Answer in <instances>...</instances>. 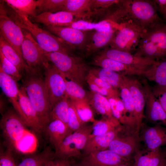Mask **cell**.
I'll return each instance as SVG.
<instances>
[{
    "instance_id": "cell-1",
    "label": "cell",
    "mask_w": 166,
    "mask_h": 166,
    "mask_svg": "<svg viewBox=\"0 0 166 166\" xmlns=\"http://www.w3.org/2000/svg\"><path fill=\"white\" fill-rule=\"evenodd\" d=\"M7 14L22 29L30 33L46 52H58L69 54L71 48L61 39L34 23L27 15L11 8Z\"/></svg>"
},
{
    "instance_id": "cell-2",
    "label": "cell",
    "mask_w": 166,
    "mask_h": 166,
    "mask_svg": "<svg viewBox=\"0 0 166 166\" xmlns=\"http://www.w3.org/2000/svg\"><path fill=\"white\" fill-rule=\"evenodd\" d=\"M26 72V76L23 80V86L44 129L50 121L49 114L51 109L46 93L44 78L42 77L40 70L32 69Z\"/></svg>"
},
{
    "instance_id": "cell-3",
    "label": "cell",
    "mask_w": 166,
    "mask_h": 166,
    "mask_svg": "<svg viewBox=\"0 0 166 166\" xmlns=\"http://www.w3.org/2000/svg\"><path fill=\"white\" fill-rule=\"evenodd\" d=\"M127 19H130L146 31L165 23L160 16L154 0H127Z\"/></svg>"
},
{
    "instance_id": "cell-4",
    "label": "cell",
    "mask_w": 166,
    "mask_h": 166,
    "mask_svg": "<svg viewBox=\"0 0 166 166\" xmlns=\"http://www.w3.org/2000/svg\"><path fill=\"white\" fill-rule=\"evenodd\" d=\"M45 55L66 78L83 87L89 69L82 58L58 52H45Z\"/></svg>"
},
{
    "instance_id": "cell-5",
    "label": "cell",
    "mask_w": 166,
    "mask_h": 166,
    "mask_svg": "<svg viewBox=\"0 0 166 166\" xmlns=\"http://www.w3.org/2000/svg\"><path fill=\"white\" fill-rule=\"evenodd\" d=\"M134 54L155 61L166 59V23L144 31Z\"/></svg>"
},
{
    "instance_id": "cell-6",
    "label": "cell",
    "mask_w": 166,
    "mask_h": 166,
    "mask_svg": "<svg viewBox=\"0 0 166 166\" xmlns=\"http://www.w3.org/2000/svg\"><path fill=\"white\" fill-rule=\"evenodd\" d=\"M139 133L135 126L122 125L108 149L121 157L131 160L141 150Z\"/></svg>"
},
{
    "instance_id": "cell-7",
    "label": "cell",
    "mask_w": 166,
    "mask_h": 166,
    "mask_svg": "<svg viewBox=\"0 0 166 166\" xmlns=\"http://www.w3.org/2000/svg\"><path fill=\"white\" fill-rule=\"evenodd\" d=\"M121 23L109 45L111 48L132 53L135 51L144 31L130 19Z\"/></svg>"
},
{
    "instance_id": "cell-8",
    "label": "cell",
    "mask_w": 166,
    "mask_h": 166,
    "mask_svg": "<svg viewBox=\"0 0 166 166\" xmlns=\"http://www.w3.org/2000/svg\"><path fill=\"white\" fill-rule=\"evenodd\" d=\"M92 131V125H85L67 136L55 150L56 157L69 159L80 156Z\"/></svg>"
},
{
    "instance_id": "cell-9",
    "label": "cell",
    "mask_w": 166,
    "mask_h": 166,
    "mask_svg": "<svg viewBox=\"0 0 166 166\" xmlns=\"http://www.w3.org/2000/svg\"><path fill=\"white\" fill-rule=\"evenodd\" d=\"M22 31L24 37L21 50L23 58L30 68L40 71L41 68L44 69L50 65L45 51L30 33L23 29Z\"/></svg>"
},
{
    "instance_id": "cell-10",
    "label": "cell",
    "mask_w": 166,
    "mask_h": 166,
    "mask_svg": "<svg viewBox=\"0 0 166 166\" xmlns=\"http://www.w3.org/2000/svg\"><path fill=\"white\" fill-rule=\"evenodd\" d=\"M3 3L0 4V34L23 58L21 45L23 39L22 29L7 14Z\"/></svg>"
},
{
    "instance_id": "cell-11",
    "label": "cell",
    "mask_w": 166,
    "mask_h": 166,
    "mask_svg": "<svg viewBox=\"0 0 166 166\" xmlns=\"http://www.w3.org/2000/svg\"><path fill=\"white\" fill-rule=\"evenodd\" d=\"M45 90L51 110L66 94L65 84L62 74L53 65L44 69Z\"/></svg>"
},
{
    "instance_id": "cell-12",
    "label": "cell",
    "mask_w": 166,
    "mask_h": 166,
    "mask_svg": "<svg viewBox=\"0 0 166 166\" xmlns=\"http://www.w3.org/2000/svg\"><path fill=\"white\" fill-rule=\"evenodd\" d=\"M46 28L61 39L72 49L85 50L93 32L66 26H46Z\"/></svg>"
},
{
    "instance_id": "cell-13",
    "label": "cell",
    "mask_w": 166,
    "mask_h": 166,
    "mask_svg": "<svg viewBox=\"0 0 166 166\" xmlns=\"http://www.w3.org/2000/svg\"><path fill=\"white\" fill-rule=\"evenodd\" d=\"M0 126L3 135L13 147L29 130L18 114L12 109L8 110L3 115Z\"/></svg>"
},
{
    "instance_id": "cell-14",
    "label": "cell",
    "mask_w": 166,
    "mask_h": 166,
    "mask_svg": "<svg viewBox=\"0 0 166 166\" xmlns=\"http://www.w3.org/2000/svg\"><path fill=\"white\" fill-rule=\"evenodd\" d=\"M145 98L147 121L155 124H160L166 127V113L155 96L147 79L142 81Z\"/></svg>"
},
{
    "instance_id": "cell-15",
    "label": "cell",
    "mask_w": 166,
    "mask_h": 166,
    "mask_svg": "<svg viewBox=\"0 0 166 166\" xmlns=\"http://www.w3.org/2000/svg\"><path fill=\"white\" fill-rule=\"evenodd\" d=\"M99 55L136 67L144 71L156 61L136 56L132 53L110 47H107L101 51Z\"/></svg>"
},
{
    "instance_id": "cell-16",
    "label": "cell",
    "mask_w": 166,
    "mask_h": 166,
    "mask_svg": "<svg viewBox=\"0 0 166 166\" xmlns=\"http://www.w3.org/2000/svg\"><path fill=\"white\" fill-rule=\"evenodd\" d=\"M124 79L133 101L136 129L139 132L143 120L145 118L144 112L145 98L143 86L138 80L135 78L125 75Z\"/></svg>"
},
{
    "instance_id": "cell-17",
    "label": "cell",
    "mask_w": 166,
    "mask_h": 166,
    "mask_svg": "<svg viewBox=\"0 0 166 166\" xmlns=\"http://www.w3.org/2000/svg\"><path fill=\"white\" fill-rule=\"evenodd\" d=\"M139 136L140 140L145 145L146 150H151L166 146V127L157 124L151 126L143 122Z\"/></svg>"
},
{
    "instance_id": "cell-18",
    "label": "cell",
    "mask_w": 166,
    "mask_h": 166,
    "mask_svg": "<svg viewBox=\"0 0 166 166\" xmlns=\"http://www.w3.org/2000/svg\"><path fill=\"white\" fill-rule=\"evenodd\" d=\"M18 96L21 111L20 117L27 126L36 132H41L44 130V127L23 86L19 88Z\"/></svg>"
},
{
    "instance_id": "cell-19",
    "label": "cell",
    "mask_w": 166,
    "mask_h": 166,
    "mask_svg": "<svg viewBox=\"0 0 166 166\" xmlns=\"http://www.w3.org/2000/svg\"><path fill=\"white\" fill-rule=\"evenodd\" d=\"M85 156L82 161L83 166H116L131 163L130 160L109 149L92 152Z\"/></svg>"
},
{
    "instance_id": "cell-20",
    "label": "cell",
    "mask_w": 166,
    "mask_h": 166,
    "mask_svg": "<svg viewBox=\"0 0 166 166\" xmlns=\"http://www.w3.org/2000/svg\"><path fill=\"white\" fill-rule=\"evenodd\" d=\"M32 22L40 23L49 26H66L78 20L74 14L65 11L55 13L46 12L30 18Z\"/></svg>"
},
{
    "instance_id": "cell-21",
    "label": "cell",
    "mask_w": 166,
    "mask_h": 166,
    "mask_svg": "<svg viewBox=\"0 0 166 166\" xmlns=\"http://www.w3.org/2000/svg\"><path fill=\"white\" fill-rule=\"evenodd\" d=\"M118 28L113 27L105 30L93 31L85 50L86 57L109 45L113 38Z\"/></svg>"
},
{
    "instance_id": "cell-22",
    "label": "cell",
    "mask_w": 166,
    "mask_h": 166,
    "mask_svg": "<svg viewBox=\"0 0 166 166\" xmlns=\"http://www.w3.org/2000/svg\"><path fill=\"white\" fill-rule=\"evenodd\" d=\"M91 63L100 68L110 70L125 75H142L144 72L136 67L99 55L94 58Z\"/></svg>"
},
{
    "instance_id": "cell-23",
    "label": "cell",
    "mask_w": 166,
    "mask_h": 166,
    "mask_svg": "<svg viewBox=\"0 0 166 166\" xmlns=\"http://www.w3.org/2000/svg\"><path fill=\"white\" fill-rule=\"evenodd\" d=\"M133 166H160L166 160L163 149L161 148L151 150H141L134 156Z\"/></svg>"
},
{
    "instance_id": "cell-24",
    "label": "cell",
    "mask_w": 166,
    "mask_h": 166,
    "mask_svg": "<svg viewBox=\"0 0 166 166\" xmlns=\"http://www.w3.org/2000/svg\"><path fill=\"white\" fill-rule=\"evenodd\" d=\"M16 81L0 68V86L2 90L20 116L21 111L19 102V88Z\"/></svg>"
},
{
    "instance_id": "cell-25",
    "label": "cell",
    "mask_w": 166,
    "mask_h": 166,
    "mask_svg": "<svg viewBox=\"0 0 166 166\" xmlns=\"http://www.w3.org/2000/svg\"><path fill=\"white\" fill-rule=\"evenodd\" d=\"M49 141L57 149L65 138L73 133L69 127L61 121L55 120L51 121L45 128Z\"/></svg>"
},
{
    "instance_id": "cell-26",
    "label": "cell",
    "mask_w": 166,
    "mask_h": 166,
    "mask_svg": "<svg viewBox=\"0 0 166 166\" xmlns=\"http://www.w3.org/2000/svg\"><path fill=\"white\" fill-rule=\"evenodd\" d=\"M122 124L105 134L89 138L82 151L85 155L94 152L108 149L111 142L117 135Z\"/></svg>"
},
{
    "instance_id": "cell-27",
    "label": "cell",
    "mask_w": 166,
    "mask_h": 166,
    "mask_svg": "<svg viewBox=\"0 0 166 166\" xmlns=\"http://www.w3.org/2000/svg\"><path fill=\"white\" fill-rule=\"evenodd\" d=\"M142 76L146 79L155 82L157 85L166 89V59L156 61L144 71Z\"/></svg>"
},
{
    "instance_id": "cell-28",
    "label": "cell",
    "mask_w": 166,
    "mask_h": 166,
    "mask_svg": "<svg viewBox=\"0 0 166 166\" xmlns=\"http://www.w3.org/2000/svg\"><path fill=\"white\" fill-rule=\"evenodd\" d=\"M0 51L6 58L14 65L21 73L23 71L30 72V68L12 47L0 36Z\"/></svg>"
},
{
    "instance_id": "cell-29",
    "label": "cell",
    "mask_w": 166,
    "mask_h": 166,
    "mask_svg": "<svg viewBox=\"0 0 166 166\" xmlns=\"http://www.w3.org/2000/svg\"><path fill=\"white\" fill-rule=\"evenodd\" d=\"M93 0H66L61 11H66L75 15L79 19L92 13Z\"/></svg>"
},
{
    "instance_id": "cell-30",
    "label": "cell",
    "mask_w": 166,
    "mask_h": 166,
    "mask_svg": "<svg viewBox=\"0 0 166 166\" xmlns=\"http://www.w3.org/2000/svg\"><path fill=\"white\" fill-rule=\"evenodd\" d=\"M89 71L117 89H119L125 82V75L122 73L100 67L91 68Z\"/></svg>"
},
{
    "instance_id": "cell-31",
    "label": "cell",
    "mask_w": 166,
    "mask_h": 166,
    "mask_svg": "<svg viewBox=\"0 0 166 166\" xmlns=\"http://www.w3.org/2000/svg\"><path fill=\"white\" fill-rule=\"evenodd\" d=\"M55 157V152L50 147H47L41 152L26 156L18 166H45L49 160Z\"/></svg>"
},
{
    "instance_id": "cell-32",
    "label": "cell",
    "mask_w": 166,
    "mask_h": 166,
    "mask_svg": "<svg viewBox=\"0 0 166 166\" xmlns=\"http://www.w3.org/2000/svg\"><path fill=\"white\" fill-rule=\"evenodd\" d=\"M93 123V131L89 138L107 133L122 124L115 117L109 118L105 116L100 120H95Z\"/></svg>"
},
{
    "instance_id": "cell-33",
    "label": "cell",
    "mask_w": 166,
    "mask_h": 166,
    "mask_svg": "<svg viewBox=\"0 0 166 166\" xmlns=\"http://www.w3.org/2000/svg\"><path fill=\"white\" fill-rule=\"evenodd\" d=\"M69 100V97L66 94L63 98L56 103L49 113L50 121L59 120L68 126Z\"/></svg>"
},
{
    "instance_id": "cell-34",
    "label": "cell",
    "mask_w": 166,
    "mask_h": 166,
    "mask_svg": "<svg viewBox=\"0 0 166 166\" xmlns=\"http://www.w3.org/2000/svg\"><path fill=\"white\" fill-rule=\"evenodd\" d=\"M3 1L10 7L27 15L30 18L33 17L37 15V0H5Z\"/></svg>"
},
{
    "instance_id": "cell-35",
    "label": "cell",
    "mask_w": 166,
    "mask_h": 166,
    "mask_svg": "<svg viewBox=\"0 0 166 166\" xmlns=\"http://www.w3.org/2000/svg\"><path fill=\"white\" fill-rule=\"evenodd\" d=\"M115 22L104 20L98 23L91 22L83 20H78L67 25L66 27L84 31L105 30L114 27Z\"/></svg>"
},
{
    "instance_id": "cell-36",
    "label": "cell",
    "mask_w": 166,
    "mask_h": 166,
    "mask_svg": "<svg viewBox=\"0 0 166 166\" xmlns=\"http://www.w3.org/2000/svg\"><path fill=\"white\" fill-rule=\"evenodd\" d=\"M38 144V140L35 135L28 130L13 148L21 153L32 154L36 151Z\"/></svg>"
},
{
    "instance_id": "cell-37",
    "label": "cell",
    "mask_w": 166,
    "mask_h": 166,
    "mask_svg": "<svg viewBox=\"0 0 166 166\" xmlns=\"http://www.w3.org/2000/svg\"><path fill=\"white\" fill-rule=\"evenodd\" d=\"M119 89L120 97L124 105L130 123L131 125L136 127L134 116V103L132 96L125 81Z\"/></svg>"
},
{
    "instance_id": "cell-38",
    "label": "cell",
    "mask_w": 166,
    "mask_h": 166,
    "mask_svg": "<svg viewBox=\"0 0 166 166\" xmlns=\"http://www.w3.org/2000/svg\"><path fill=\"white\" fill-rule=\"evenodd\" d=\"M63 76L65 84L66 94L69 98L71 100L88 101V92L84 89L83 87L74 81H68Z\"/></svg>"
},
{
    "instance_id": "cell-39",
    "label": "cell",
    "mask_w": 166,
    "mask_h": 166,
    "mask_svg": "<svg viewBox=\"0 0 166 166\" xmlns=\"http://www.w3.org/2000/svg\"><path fill=\"white\" fill-rule=\"evenodd\" d=\"M71 100L79 116L84 123L93 122L95 120L93 112L88 101L84 100Z\"/></svg>"
},
{
    "instance_id": "cell-40",
    "label": "cell",
    "mask_w": 166,
    "mask_h": 166,
    "mask_svg": "<svg viewBox=\"0 0 166 166\" xmlns=\"http://www.w3.org/2000/svg\"><path fill=\"white\" fill-rule=\"evenodd\" d=\"M66 0H38L37 15L48 12L55 13L61 11Z\"/></svg>"
},
{
    "instance_id": "cell-41",
    "label": "cell",
    "mask_w": 166,
    "mask_h": 166,
    "mask_svg": "<svg viewBox=\"0 0 166 166\" xmlns=\"http://www.w3.org/2000/svg\"><path fill=\"white\" fill-rule=\"evenodd\" d=\"M79 116L72 101L69 98V109L68 126L73 132L85 125Z\"/></svg>"
},
{
    "instance_id": "cell-42",
    "label": "cell",
    "mask_w": 166,
    "mask_h": 166,
    "mask_svg": "<svg viewBox=\"0 0 166 166\" xmlns=\"http://www.w3.org/2000/svg\"><path fill=\"white\" fill-rule=\"evenodd\" d=\"M0 68L6 74L11 77L16 81L22 78V73L12 63L8 61L0 51Z\"/></svg>"
},
{
    "instance_id": "cell-43",
    "label": "cell",
    "mask_w": 166,
    "mask_h": 166,
    "mask_svg": "<svg viewBox=\"0 0 166 166\" xmlns=\"http://www.w3.org/2000/svg\"><path fill=\"white\" fill-rule=\"evenodd\" d=\"M152 88L155 96L166 113V89L157 85Z\"/></svg>"
},
{
    "instance_id": "cell-44",
    "label": "cell",
    "mask_w": 166,
    "mask_h": 166,
    "mask_svg": "<svg viewBox=\"0 0 166 166\" xmlns=\"http://www.w3.org/2000/svg\"><path fill=\"white\" fill-rule=\"evenodd\" d=\"M86 78L89 79L99 86L110 91L115 92L119 90V89L114 88L108 82L97 77L89 71Z\"/></svg>"
},
{
    "instance_id": "cell-45",
    "label": "cell",
    "mask_w": 166,
    "mask_h": 166,
    "mask_svg": "<svg viewBox=\"0 0 166 166\" xmlns=\"http://www.w3.org/2000/svg\"><path fill=\"white\" fill-rule=\"evenodd\" d=\"M0 166H17L11 152V148L0 152Z\"/></svg>"
},
{
    "instance_id": "cell-46",
    "label": "cell",
    "mask_w": 166,
    "mask_h": 166,
    "mask_svg": "<svg viewBox=\"0 0 166 166\" xmlns=\"http://www.w3.org/2000/svg\"><path fill=\"white\" fill-rule=\"evenodd\" d=\"M108 99L111 106L113 117L117 119L122 124L127 125L125 119L117 108L115 98H109Z\"/></svg>"
},
{
    "instance_id": "cell-47",
    "label": "cell",
    "mask_w": 166,
    "mask_h": 166,
    "mask_svg": "<svg viewBox=\"0 0 166 166\" xmlns=\"http://www.w3.org/2000/svg\"><path fill=\"white\" fill-rule=\"evenodd\" d=\"M118 0H93L91 10H95L99 8L107 9L118 2Z\"/></svg>"
},
{
    "instance_id": "cell-48",
    "label": "cell",
    "mask_w": 166,
    "mask_h": 166,
    "mask_svg": "<svg viewBox=\"0 0 166 166\" xmlns=\"http://www.w3.org/2000/svg\"><path fill=\"white\" fill-rule=\"evenodd\" d=\"M69 159H64L56 157L49 160L45 166H70Z\"/></svg>"
},
{
    "instance_id": "cell-49",
    "label": "cell",
    "mask_w": 166,
    "mask_h": 166,
    "mask_svg": "<svg viewBox=\"0 0 166 166\" xmlns=\"http://www.w3.org/2000/svg\"><path fill=\"white\" fill-rule=\"evenodd\" d=\"M158 11L166 23V0H154Z\"/></svg>"
},
{
    "instance_id": "cell-50",
    "label": "cell",
    "mask_w": 166,
    "mask_h": 166,
    "mask_svg": "<svg viewBox=\"0 0 166 166\" xmlns=\"http://www.w3.org/2000/svg\"><path fill=\"white\" fill-rule=\"evenodd\" d=\"M116 166H133V164H132L131 163L123 164L117 165Z\"/></svg>"
},
{
    "instance_id": "cell-51",
    "label": "cell",
    "mask_w": 166,
    "mask_h": 166,
    "mask_svg": "<svg viewBox=\"0 0 166 166\" xmlns=\"http://www.w3.org/2000/svg\"><path fill=\"white\" fill-rule=\"evenodd\" d=\"M160 166H166V160L161 164Z\"/></svg>"
},
{
    "instance_id": "cell-52",
    "label": "cell",
    "mask_w": 166,
    "mask_h": 166,
    "mask_svg": "<svg viewBox=\"0 0 166 166\" xmlns=\"http://www.w3.org/2000/svg\"><path fill=\"white\" fill-rule=\"evenodd\" d=\"M163 150H164V152L165 154V155L166 156V147Z\"/></svg>"
},
{
    "instance_id": "cell-53",
    "label": "cell",
    "mask_w": 166,
    "mask_h": 166,
    "mask_svg": "<svg viewBox=\"0 0 166 166\" xmlns=\"http://www.w3.org/2000/svg\"><path fill=\"white\" fill-rule=\"evenodd\" d=\"M83 166L82 165V166Z\"/></svg>"
}]
</instances>
